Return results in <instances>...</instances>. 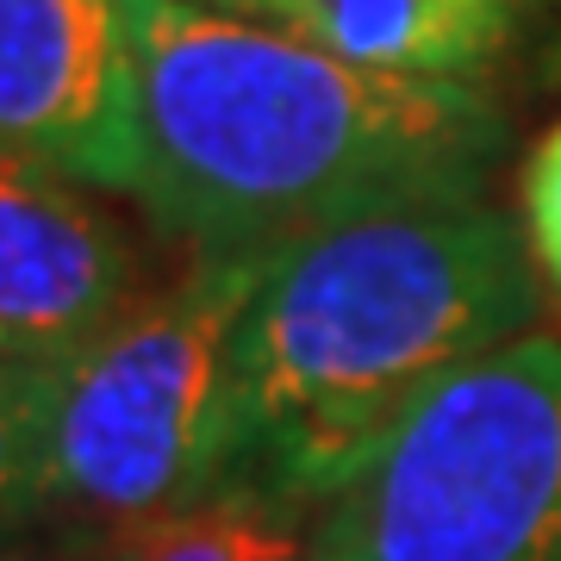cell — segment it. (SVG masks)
Wrapping results in <instances>:
<instances>
[{
  "label": "cell",
  "mask_w": 561,
  "mask_h": 561,
  "mask_svg": "<svg viewBox=\"0 0 561 561\" xmlns=\"http://www.w3.org/2000/svg\"><path fill=\"white\" fill-rule=\"evenodd\" d=\"M32 481H38V368L0 350V549L38 530Z\"/></svg>",
  "instance_id": "9c48e42d"
},
{
  "label": "cell",
  "mask_w": 561,
  "mask_h": 561,
  "mask_svg": "<svg viewBox=\"0 0 561 561\" xmlns=\"http://www.w3.org/2000/svg\"><path fill=\"white\" fill-rule=\"evenodd\" d=\"M144 294L138 243L94 187L0 150V350L57 368Z\"/></svg>",
  "instance_id": "8992f818"
},
{
  "label": "cell",
  "mask_w": 561,
  "mask_h": 561,
  "mask_svg": "<svg viewBox=\"0 0 561 561\" xmlns=\"http://www.w3.org/2000/svg\"><path fill=\"white\" fill-rule=\"evenodd\" d=\"M518 206H524V238H530L537 275L561 294V125H549V138L524 162Z\"/></svg>",
  "instance_id": "30bf717a"
},
{
  "label": "cell",
  "mask_w": 561,
  "mask_h": 561,
  "mask_svg": "<svg viewBox=\"0 0 561 561\" xmlns=\"http://www.w3.org/2000/svg\"><path fill=\"white\" fill-rule=\"evenodd\" d=\"M537 319L530 238L486 194L381 206L262 250L231 331L219 505L306 530L449 375Z\"/></svg>",
  "instance_id": "6da1fadb"
},
{
  "label": "cell",
  "mask_w": 561,
  "mask_h": 561,
  "mask_svg": "<svg viewBox=\"0 0 561 561\" xmlns=\"http://www.w3.org/2000/svg\"><path fill=\"white\" fill-rule=\"evenodd\" d=\"M0 150L125 194L131 0H0Z\"/></svg>",
  "instance_id": "5b68a950"
},
{
  "label": "cell",
  "mask_w": 561,
  "mask_h": 561,
  "mask_svg": "<svg viewBox=\"0 0 561 561\" xmlns=\"http://www.w3.org/2000/svg\"><path fill=\"white\" fill-rule=\"evenodd\" d=\"M549 7H561V0H549Z\"/></svg>",
  "instance_id": "7c38bea8"
},
{
  "label": "cell",
  "mask_w": 561,
  "mask_h": 561,
  "mask_svg": "<svg viewBox=\"0 0 561 561\" xmlns=\"http://www.w3.org/2000/svg\"><path fill=\"white\" fill-rule=\"evenodd\" d=\"M131 549H138V537L131 542H57V549L13 542V549H0V561H131Z\"/></svg>",
  "instance_id": "8fae6325"
},
{
  "label": "cell",
  "mask_w": 561,
  "mask_h": 561,
  "mask_svg": "<svg viewBox=\"0 0 561 561\" xmlns=\"http://www.w3.org/2000/svg\"><path fill=\"white\" fill-rule=\"evenodd\" d=\"M256 256H187L113 331L38 368V530L131 542L219 512L231 461V331Z\"/></svg>",
  "instance_id": "3957f363"
},
{
  "label": "cell",
  "mask_w": 561,
  "mask_h": 561,
  "mask_svg": "<svg viewBox=\"0 0 561 561\" xmlns=\"http://www.w3.org/2000/svg\"><path fill=\"white\" fill-rule=\"evenodd\" d=\"M381 76L468 81L512 50L524 0H194Z\"/></svg>",
  "instance_id": "52a82bcc"
},
{
  "label": "cell",
  "mask_w": 561,
  "mask_h": 561,
  "mask_svg": "<svg viewBox=\"0 0 561 561\" xmlns=\"http://www.w3.org/2000/svg\"><path fill=\"white\" fill-rule=\"evenodd\" d=\"M300 561H561V337L449 375L306 524Z\"/></svg>",
  "instance_id": "277c9868"
},
{
  "label": "cell",
  "mask_w": 561,
  "mask_h": 561,
  "mask_svg": "<svg viewBox=\"0 0 561 561\" xmlns=\"http://www.w3.org/2000/svg\"><path fill=\"white\" fill-rule=\"evenodd\" d=\"M512 125L468 81L381 76L194 0H131L125 201L187 256H262L381 206L481 194Z\"/></svg>",
  "instance_id": "7a4b0ae2"
},
{
  "label": "cell",
  "mask_w": 561,
  "mask_h": 561,
  "mask_svg": "<svg viewBox=\"0 0 561 561\" xmlns=\"http://www.w3.org/2000/svg\"><path fill=\"white\" fill-rule=\"evenodd\" d=\"M300 556H306L300 524L262 518V512H231V505L162 524L131 549V561H300Z\"/></svg>",
  "instance_id": "ba28073f"
}]
</instances>
